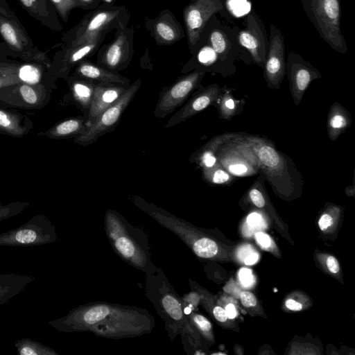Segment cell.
Segmentation results:
<instances>
[{"mask_svg":"<svg viewBox=\"0 0 355 355\" xmlns=\"http://www.w3.org/2000/svg\"><path fill=\"white\" fill-rule=\"evenodd\" d=\"M128 87L103 83L95 84L86 119L87 126L90 125L98 115L113 105Z\"/></svg>","mask_w":355,"mask_h":355,"instance_id":"cell-18","label":"cell"},{"mask_svg":"<svg viewBox=\"0 0 355 355\" xmlns=\"http://www.w3.org/2000/svg\"><path fill=\"white\" fill-rule=\"evenodd\" d=\"M71 328L110 339L133 338L151 333L155 326L148 310L136 306L92 302L71 315Z\"/></svg>","mask_w":355,"mask_h":355,"instance_id":"cell-1","label":"cell"},{"mask_svg":"<svg viewBox=\"0 0 355 355\" xmlns=\"http://www.w3.org/2000/svg\"><path fill=\"white\" fill-rule=\"evenodd\" d=\"M229 171L236 175L246 174L248 171V166L242 162H233L228 166Z\"/></svg>","mask_w":355,"mask_h":355,"instance_id":"cell-31","label":"cell"},{"mask_svg":"<svg viewBox=\"0 0 355 355\" xmlns=\"http://www.w3.org/2000/svg\"><path fill=\"white\" fill-rule=\"evenodd\" d=\"M105 35L99 36L91 41L73 46H62L56 52L48 69L55 79L67 80L73 67L85 58L94 54L100 47Z\"/></svg>","mask_w":355,"mask_h":355,"instance_id":"cell-14","label":"cell"},{"mask_svg":"<svg viewBox=\"0 0 355 355\" xmlns=\"http://www.w3.org/2000/svg\"><path fill=\"white\" fill-rule=\"evenodd\" d=\"M0 7L8 12H12V10L9 8L8 5L5 0H0Z\"/></svg>","mask_w":355,"mask_h":355,"instance_id":"cell-46","label":"cell"},{"mask_svg":"<svg viewBox=\"0 0 355 355\" xmlns=\"http://www.w3.org/2000/svg\"><path fill=\"white\" fill-rule=\"evenodd\" d=\"M198 159L200 163L206 168H211L216 162V158L212 151L209 149H205L200 154Z\"/></svg>","mask_w":355,"mask_h":355,"instance_id":"cell-29","label":"cell"},{"mask_svg":"<svg viewBox=\"0 0 355 355\" xmlns=\"http://www.w3.org/2000/svg\"><path fill=\"white\" fill-rule=\"evenodd\" d=\"M204 75L202 70L195 71L167 88L160 95L154 114L158 118H164L173 112L188 97Z\"/></svg>","mask_w":355,"mask_h":355,"instance_id":"cell-15","label":"cell"},{"mask_svg":"<svg viewBox=\"0 0 355 355\" xmlns=\"http://www.w3.org/2000/svg\"><path fill=\"white\" fill-rule=\"evenodd\" d=\"M286 306L291 310L300 311L302 309L301 303L296 302L294 300L289 299L286 302Z\"/></svg>","mask_w":355,"mask_h":355,"instance_id":"cell-42","label":"cell"},{"mask_svg":"<svg viewBox=\"0 0 355 355\" xmlns=\"http://www.w3.org/2000/svg\"><path fill=\"white\" fill-rule=\"evenodd\" d=\"M287 67L293 85L299 92H304L311 79L319 75L309 62L294 52H290L288 55Z\"/></svg>","mask_w":355,"mask_h":355,"instance_id":"cell-21","label":"cell"},{"mask_svg":"<svg viewBox=\"0 0 355 355\" xmlns=\"http://www.w3.org/2000/svg\"><path fill=\"white\" fill-rule=\"evenodd\" d=\"M79 8L94 10L99 6L100 0H77Z\"/></svg>","mask_w":355,"mask_h":355,"instance_id":"cell-36","label":"cell"},{"mask_svg":"<svg viewBox=\"0 0 355 355\" xmlns=\"http://www.w3.org/2000/svg\"><path fill=\"white\" fill-rule=\"evenodd\" d=\"M141 84L140 79L130 84L123 95L110 107L98 115L85 131L74 139V142L87 146L112 130L119 122L123 111L132 101Z\"/></svg>","mask_w":355,"mask_h":355,"instance_id":"cell-8","label":"cell"},{"mask_svg":"<svg viewBox=\"0 0 355 355\" xmlns=\"http://www.w3.org/2000/svg\"><path fill=\"white\" fill-rule=\"evenodd\" d=\"M55 80L42 64L0 59V89L19 83L55 85Z\"/></svg>","mask_w":355,"mask_h":355,"instance_id":"cell-13","label":"cell"},{"mask_svg":"<svg viewBox=\"0 0 355 355\" xmlns=\"http://www.w3.org/2000/svg\"><path fill=\"white\" fill-rule=\"evenodd\" d=\"M225 105L230 109H233L234 107V102L232 99H228L225 102Z\"/></svg>","mask_w":355,"mask_h":355,"instance_id":"cell-47","label":"cell"},{"mask_svg":"<svg viewBox=\"0 0 355 355\" xmlns=\"http://www.w3.org/2000/svg\"><path fill=\"white\" fill-rule=\"evenodd\" d=\"M239 28L231 27L214 15L205 25L200 41H206L214 53L216 61H233L244 49L239 45L237 33ZM198 42V43H199Z\"/></svg>","mask_w":355,"mask_h":355,"instance_id":"cell-9","label":"cell"},{"mask_svg":"<svg viewBox=\"0 0 355 355\" xmlns=\"http://www.w3.org/2000/svg\"><path fill=\"white\" fill-rule=\"evenodd\" d=\"M37 237L36 233L31 230H22L17 232L16 240L21 243H30Z\"/></svg>","mask_w":355,"mask_h":355,"instance_id":"cell-28","label":"cell"},{"mask_svg":"<svg viewBox=\"0 0 355 355\" xmlns=\"http://www.w3.org/2000/svg\"><path fill=\"white\" fill-rule=\"evenodd\" d=\"M318 224L321 230H325L333 224V218L329 214H324L320 217Z\"/></svg>","mask_w":355,"mask_h":355,"instance_id":"cell-37","label":"cell"},{"mask_svg":"<svg viewBox=\"0 0 355 355\" xmlns=\"http://www.w3.org/2000/svg\"><path fill=\"white\" fill-rule=\"evenodd\" d=\"M187 319L191 322L193 327L198 328L203 333L209 332L211 329V324L209 321L203 315L193 313L192 310L186 314Z\"/></svg>","mask_w":355,"mask_h":355,"instance_id":"cell-27","label":"cell"},{"mask_svg":"<svg viewBox=\"0 0 355 355\" xmlns=\"http://www.w3.org/2000/svg\"><path fill=\"white\" fill-rule=\"evenodd\" d=\"M241 300L246 307L254 306L257 304V299L254 294L248 291H244L241 294Z\"/></svg>","mask_w":355,"mask_h":355,"instance_id":"cell-34","label":"cell"},{"mask_svg":"<svg viewBox=\"0 0 355 355\" xmlns=\"http://www.w3.org/2000/svg\"><path fill=\"white\" fill-rule=\"evenodd\" d=\"M73 75L98 83H111L129 86L130 80L117 73L110 71L87 60L80 61L76 66Z\"/></svg>","mask_w":355,"mask_h":355,"instance_id":"cell-20","label":"cell"},{"mask_svg":"<svg viewBox=\"0 0 355 355\" xmlns=\"http://www.w3.org/2000/svg\"><path fill=\"white\" fill-rule=\"evenodd\" d=\"M225 311H226V313H227V316L229 318H234L236 317V309H235V307L233 304H229L226 308H225Z\"/></svg>","mask_w":355,"mask_h":355,"instance_id":"cell-44","label":"cell"},{"mask_svg":"<svg viewBox=\"0 0 355 355\" xmlns=\"http://www.w3.org/2000/svg\"><path fill=\"white\" fill-rule=\"evenodd\" d=\"M261 216L257 213L250 214L247 218V222L250 226L257 225L261 222Z\"/></svg>","mask_w":355,"mask_h":355,"instance_id":"cell-41","label":"cell"},{"mask_svg":"<svg viewBox=\"0 0 355 355\" xmlns=\"http://www.w3.org/2000/svg\"><path fill=\"white\" fill-rule=\"evenodd\" d=\"M211 87L191 98L184 107L175 113L165 125L170 128L182 123L208 107L216 96L217 90Z\"/></svg>","mask_w":355,"mask_h":355,"instance_id":"cell-22","label":"cell"},{"mask_svg":"<svg viewBox=\"0 0 355 355\" xmlns=\"http://www.w3.org/2000/svg\"><path fill=\"white\" fill-rule=\"evenodd\" d=\"M0 35L5 42L8 54L24 62L43 64L49 69L51 60L33 44L23 26L12 12L0 7Z\"/></svg>","mask_w":355,"mask_h":355,"instance_id":"cell-6","label":"cell"},{"mask_svg":"<svg viewBox=\"0 0 355 355\" xmlns=\"http://www.w3.org/2000/svg\"><path fill=\"white\" fill-rule=\"evenodd\" d=\"M245 28L239 29L238 42L248 52L254 62L263 67L269 46V37L265 25L254 10L245 17Z\"/></svg>","mask_w":355,"mask_h":355,"instance_id":"cell-12","label":"cell"},{"mask_svg":"<svg viewBox=\"0 0 355 355\" xmlns=\"http://www.w3.org/2000/svg\"><path fill=\"white\" fill-rule=\"evenodd\" d=\"M229 174L222 169H217L211 176V181L216 184H223L229 180Z\"/></svg>","mask_w":355,"mask_h":355,"instance_id":"cell-33","label":"cell"},{"mask_svg":"<svg viewBox=\"0 0 355 355\" xmlns=\"http://www.w3.org/2000/svg\"><path fill=\"white\" fill-rule=\"evenodd\" d=\"M269 46L264 67L266 78L277 84L284 77L286 69L285 42L280 30L273 24L269 25Z\"/></svg>","mask_w":355,"mask_h":355,"instance_id":"cell-16","label":"cell"},{"mask_svg":"<svg viewBox=\"0 0 355 355\" xmlns=\"http://www.w3.org/2000/svg\"><path fill=\"white\" fill-rule=\"evenodd\" d=\"M327 266L330 272L336 273L339 271V263L338 260L333 256H329L327 260Z\"/></svg>","mask_w":355,"mask_h":355,"instance_id":"cell-39","label":"cell"},{"mask_svg":"<svg viewBox=\"0 0 355 355\" xmlns=\"http://www.w3.org/2000/svg\"><path fill=\"white\" fill-rule=\"evenodd\" d=\"M225 0H191L183 10L186 35L191 53L196 50L202 31L209 20L221 11Z\"/></svg>","mask_w":355,"mask_h":355,"instance_id":"cell-10","label":"cell"},{"mask_svg":"<svg viewBox=\"0 0 355 355\" xmlns=\"http://www.w3.org/2000/svg\"><path fill=\"white\" fill-rule=\"evenodd\" d=\"M21 6L32 17L54 31H60L62 26L57 12L49 0H18Z\"/></svg>","mask_w":355,"mask_h":355,"instance_id":"cell-23","label":"cell"},{"mask_svg":"<svg viewBox=\"0 0 355 355\" xmlns=\"http://www.w3.org/2000/svg\"><path fill=\"white\" fill-rule=\"evenodd\" d=\"M250 197L252 202L257 207L261 208L265 205V199L259 190L256 189H251L250 191Z\"/></svg>","mask_w":355,"mask_h":355,"instance_id":"cell-32","label":"cell"},{"mask_svg":"<svg viewBox=\"0 0 355 355\" xmlns=\"http://www.w3.org/2000/svg\"><path fill=\"white\" fill-rule=\"evenodd\" d=\"M87 128L86 119L71 117L58 122L45 131L38 132L37 135L53 139H68L81 135Z\"/></svg>","mask_w":355,"mask_h":355,"instance_id":"cell-24","label":"cell"},{"mask_svg":"<svg viewBox=\"0 0 355 355\" xmlns=\"http://www.w3.org/2000/svg\"><path fill=\"white\" fill-rule=\"evenodd\" d=\"M104 227L112 250L123 261L146 275L155 272L157 267L150 252L148 235L142 228L111 209L105 214Z\"/></svg>","mask_w":355,"mask_h":355,"instance_id":"cell-2","label":"cell"},{"mask_svg":"<svg viewBox=\"0 0 355 355\" xmlns=\"http://www.w3.org/2000/svg\"><path fill=\"white\" fill-rule=\"evenodd\" d=\"M33 121L17 109L0 105V133L20 138L33 128Z\"/></svg>","mask_w":355,"mask_h":355,"instance_id":"cell-19","label":"cell"},{"mask_svg":"<svg viewBox=\"0 0 355 355\" xmlns=\"http://www.w3.org/2000/svg\"><path fill=\"white\" fill-rule=\"evenodd\" d=\"M213 314L219 322H225L227 318L225 310L220 306H215L213 309Z\"/></svg>","mask_w":355,"mask_h":355,"instance_id":"cell-38","label":"cell"},{"mask_svg":"<svg viewBox=\"0 0 355 355\" xmlns=\"http://www.w3.org/2000/svg\"><path fill=\"white\" fill-rule=\"evenodd\" d=\"M66 80L67 81L69 94L73 101L83 109L89 110L95 83L93 81L73 74L69 76Z\"/></svg>","mask_w":355,"mask_h":355,"instance_id":"cell-25","label":"cell"},{"mask_svg":"<svg viewBox=\"0 0 355 355\" xmlns=\"http://www.w3.org/2000/svg\"><path fill=\"white\" fill-rule=\"evenodd\" d=\"M55 85L19 83L0 89V105L19 110H39L50 101Z\"/></svg>","mask_w":355,"mask_h":355,"instance_id":"cell-7","label":"cell"},{"mask_svg":"<svg viewBox=\"0 0 355 355\" xmlns=\"http://www.w3.org/2000/svg\"><path fill=\"white\" fill-rule=\"evenodd\" d=\"M239 279L245 286H248L252 282L251 270L247 268H242L239 272Z\"/></svg>","mask_w":355,"mask_h":355,"instance_id":"cell-35","label":"cell"},{"mask_svg":"<svg viewBox=\"0 0 355 355\" xmlns=\"http://www.w3.org/2000/svg\"><path fill=\"white\" fill-rule=\"evenodd\" d=\"M22 355H36L37 353L31 347H24L20 351Z\"/></svg>","mask_w":355,"mask_h":355,"instance_id":"cell-45","label":"cell"},{"mask_svg":"<svg viewBox=\"0 0 355 355\" xmlns=\"http://www.w3.org/2000/svg\"><path fill=\"white\" fill-rule=\"evenodd\" d=\"M49 1L64 22H67L71 10L79 8L77 0H49Z\"/></svg>","mask_w":355,"mask_h":355,"instance_id":"cell-26","label":"cell"},{"mask_svg":"<svg viewBox=\"0 0 355 355\" xmlns=\"http://www.w3.org/2000/svg\"><path fill=\"white\" fill-rule=\"evenodd\" d=\"M329 125L334 130L343 129L347 125V120L343 114H335L330 119Z\"/></svg>","mask_w":355,"mask_h":355,"instance_id":"cell-30","label":"cell"},{"mask_svg":"<svg viewBox=\"0 0 355 355\" xmlns=\"http://www.w3.org/2000/svg\"><path fill=\"white\" fill-rule=\"evenodd\" d=\"M146 27L158 45H172L185 37V33L173 12L166 9L155 19H148Z\"/></svg>","mask_w":355,"mask_h":355,"instance_id":"cell-17","label":"cell"},{"mask_svg":"<svg viewBox=\"0 0 355 355\" xmlns=\"http://www.w3.org/2000/svg\"><path fill=\"white\" fill-rule=\"evenodd\" d=\"M256 239L257 242L264 248H268L270 245V239L266 234L259 232L256 234Z\"/></svg>","mask_w":355,"mask_h":355,"instance_id":"cell-40","label":"cell"},{"mask_svg":"<svg viewBox=\"0 0 355 355\" xmlns=\"http://www.w3.org/2000/svg\"><path fill=\"white\" fill-rule=\"evenodd\" d=\"M301 3L320 37L338 53H345L347 45L340 29V0H301Z\"/></svg>","mask_w":355,"mask_h":355,"instance_id":"cell-5","label":"cell"},{"mask_svg":"<svg viewBox=\"0 0 355 355\" xmlns=\"http://www.w3.org/2000/svg\"><path fill=\"white\" fill-rule=\"evenodd\" d=\"M133 29L127 26L116 30L113 40L98 53V65L115 72L125 68L133 53Z\"/></svg>","mask_w":355,"mask_h":355,"instance_id":"cell-11","label":"cell"},{"mask_svg":"<svg viewBox=\"0 0 355 355\" xmlns=\"http://www.w3.org/2000/svg\"><path fill=\"white\" fill-rule=\"evenodd\" d=\"M130 19V12L125 6L100 5L64 35L62 46L85 43L106 35L113 29L127 26Z\"/></svg>","mask_w":355,"mask_h":355,"instance_id":"cell-4","label":"cell"},{"mask_svg":"<svg viewBox=\"0 0 355 355\" xmlns=\"http://www.w3.org/2000/svg\"><path fill=\"white\" fill-rule=\"evenodd\" d=\"M146 295L164 323L170 339L178 336H195L193 325L184 312L180 297L168 280L165 273L157 267L155 272L146 275Z\"/></svg>","mask_w":355,"mask_h":355,"instance_id":"cell-3","label":"cell"},{"mask_svg":"<svg viewBox=\"0 0 355 355\" xmlns=\"http://www.w3.org/2000/svg\"><path fill=\"white\" fill-rule=\"evenodd\" d=\"M259 255L257 253H251L245 258V263L246 265H252L257 261Z\"/></svg>","mask_w":355,"mask_h":355,"instance_id":"cell-43","label":"cell"}]
</instances>
